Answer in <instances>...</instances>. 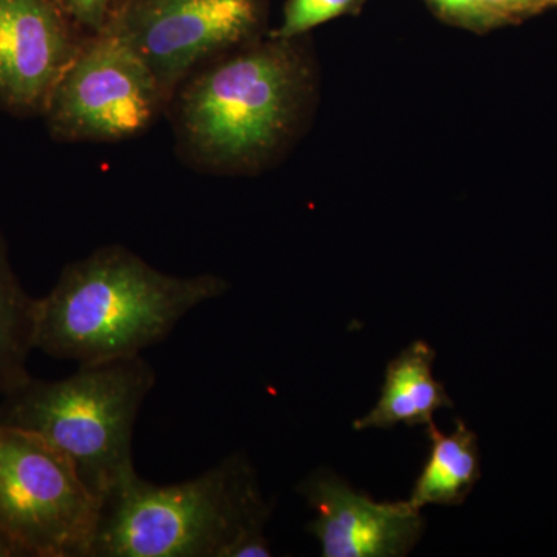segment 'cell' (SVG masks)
Wrapping results in <instances>:
<instances>
[{"label":"cell","mask_w":557,"mask_h":557,"mask_svg":"<svg viewBox=\"0 0 557 557\" xmlns=\"http://www.w3.org/2000/svg\"><path fill=\"white\" fill-rule=\"evenodd\" d=\"M426 428L431 453L409 504L420 511L428 505L458 507L482 478L478 435L461 420H456L453 434H443L435 423Z\"/></svg>","instance_id":"11"},{"label":"cell","mask_w":557,"mask_h":557,"mask_svg":"<svg viewBox=\"0 0 557 557\" xmlns=\"http://www.w3.org/2000/svg\"><path fill=\"white\" fill-rule=\"evenodd\" d=\"M156 383L143 357L79 364L64 380L32 376L0 399V424L33 432L61 450L102 505L135 472V423Z\"/></svg>","instance_id":"4"},{"label":"cell","mask_w":557,"mask_h":557,"mask_svg":"<svg viewBox=\"0 0 557 557\" xmlns=\"http://www.w3.org/2000/svg\"><path fill=\"white\" fill-rule=\"evenodd\" d=\"M258 0H121L109 27L152 70L172 97L201 65L248 42Z\"/></svg>","instance_id":"7"},{"label":"cell","mask_w":557,"mask_h":557,"mask_svg":"<svg viewBox=\"0 0 557 557\" xmlns=\"http://www.w3.org/2000/svg\"><path fill=\"white\" fill-rule=\"evenodd\" d=\"M100 512L61 450L0 424V534L17 556L89 557Z\"/></svg>","instance_id":"5"},{"label":"cell","mask_w":557,"mask_h":557,"mask_svg":"<svg viewBox=\"0 0 557 557\" xmlns=\"http://www.w3.org/2000/svg\"><path fill=\"white\" fill-rule=\"evenodd\" d=\"M549 5H556L557 7V0H549Z\"/></svg>","instance_id":"19"},{"label":"cell","mask_w":557,"mask_h":557,"mask_svg":"<svg viewBox=\"0 0 557 557\" xmlns=\"http://www.w3.org/2000/svg\"><path fill=\"white\" fill-rule=\"evenodd\" d=\"M482 3L498 27L515 24L536 14L530 0H482Z\"/></svg>","instance_id":"16"},{"label":"cell","mask_w":557,"mask_h":557,"mask_svg":"<svg viewBox=\"0 0 557 557\" xmlns=\"http://www.w3.org/2000/svg\"><path fill=\"white\" fill-rule=\"evenodd\" d=\"M17 556L16 549L0 534V557Z\"/></svg>","instance_id":"17"},{"label":"cell","mask_w":557,"mask_h":557,"mask_svg":"<svg viewBox=\"0 0 557 557\" xmlns=\"http://www.w3.org/2000/svg\"><path fill=\"white\" fill-rule=\"evenodd\" d=\"M296 491L317 512L307 531L324 557H403L423 537L426 522L409 500L375 502L332 469H314Z\"/></svg>","instance_id":"9"},{"label":"cell","mask_w":557,"mask_h":557,"mask_svg":"<svg viewBox=\"0 0 557 557\" xmlns=\"http://www.w3.org/2000/svg\"><path fill=\"white\" fill-rule=\"evenodd\" d=\"M228 288L218 274L174 276L123 245H106L69 263L49 295L36 299L33 344L78 364L141 357Z\"/></svg>","instance_id":"1"},{"label":"cell","mask_w":557,"mask_h":557,"mask_svg":"<svg viewBox=\"0 0 557 557\" xmlns=\"http://www.w3.org/2000/svg\"><path fill=\"white\" fill-rule=\"evenodd\" d=\"M295 40L271 38L200 67L180 86L175 127L186 156L214 171L259 166L295 132L310 70Z\"/></svg>","instance_id":"3"},{"label":"cell","mask_w":557,"mask_h":557,"mask_svg":"<svg viewBox=\"0 0 557 557\" xmlns=\"http://www.w3.org/2000/svg\"><path fill=\"white\" fill-rule=\"evenodd\" d=\"M73 22L87 35H98L109 27L121 0H60Z\"/></svg>","instance_id":"15"},{"label":"cell","mask_w":557,"mask_h":557,"mask_svg":"<svg viewBox=\"0 0 557 557\" xmlns=\"http://www.w3.org/2000/svg\"><path fill=\"white\" fill-rule=\"evenodd\" d=\"M168 101L134 49L102 32L84 40L40 116L60 141H123L148 129Z\"/></svg>","instance_id":"6"},{"label":"cell","mask_w":557,"mask_h":557,"mask_svg":"<svg viewBox=\"0 0 557 557\" xmlns=\"http://www.w3.org/2000/svg\"><path fill=\"white\" fill-rule=\"evenodd\" d=\"M530 2L531 5H533V9L536 10V13L549 5V0H530Z\"/></svg>","instance_id":"18"},{"label":"cell","mask_w":557,"mask_h":557,"mask_svg":"<svg viewBox=\"0 0 557 557\" xmlns=\"http://www.w3.org/2000/svg\"><path fill=\"white\" fill-rule=\"evenodd\" d=\"M434 348L416 341L387 364L381 397L368 416L355 421L357 431L364 429H392L429 426L438 409L454 408L453 399L440 381L435 380Z\"/></svg>","instance_id":"10"},{"label":"cell","mask_w":557,"mask_h":557,"mask_svg":"<svg viewBox=\"0 0 557 557\" xmlns=\"http://www.w3.org/2000/svg\"><path fill=\"white\" fill-rule=\"evenodd\" d=\"M87 36L60 0H0V109L42 115Z\"/></svg>","instance_id":"8"},{"label":"cell","mask_w":557,"mask_h":557,"mask_svg":"<svg viewBox=\"0 0 557 557\" xmlns=\"http://www.w3.org/2000/svg\"><path fill=\"white\" fill-rule=\"evenodd\" d=\"M35 310L36 299L14 273L0 228V399L32 379L27 362L35 350Z\"/></svg>","instance_id":"12"},{"label":"cell","mask_w":557,"mask_h":557,"mask_svg":"<svg viewBox=\"0 0 557 557\" xmlns=\"http://www.w3.org/2000/svg\"><path fill=\"white\" fill-rule=\"evenodd\" d=\"M432 10L449 24L471 32H487L498 27L483 7L482 0H426Z\"/></svg>","instance_id":"14"},{"label":"cell","mask_w":557,"mask_h":557,"mask_svg":"<svg viewBox=\"0 0 557 557\" xmlns=\"http://www.w3.org/2000/svg\"><path fill=\"white\" fill-rule=\"evenodd\" d=\"M361 0H288L281 27L271 38L292 40L318 25L336 20L355 9Z\"/></svg>","instance_id":"13"},{"label":"cell","mask_w":557,"mask_h":557,"mask_svg":"<svg viewBox=\"0 0 557 557\" xmlns=\"http://www.w3.org/2000/svg\"><path fill=\"white\" fill-rule=\"evenodd\" d=\"M271 512L242 453L174 485L135 471L102 500L89 557H269Z\"/></svg>","instance_id":"2"}]
</instances>
